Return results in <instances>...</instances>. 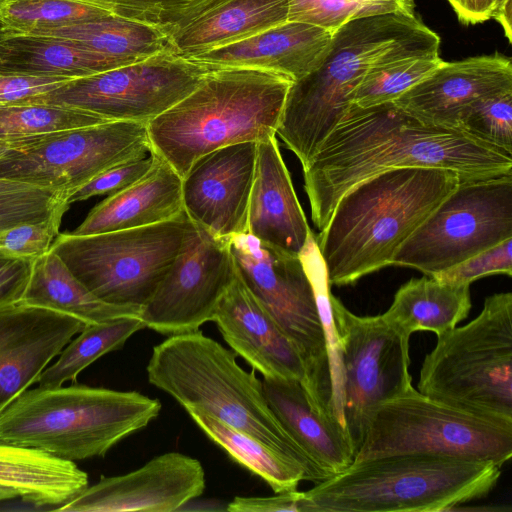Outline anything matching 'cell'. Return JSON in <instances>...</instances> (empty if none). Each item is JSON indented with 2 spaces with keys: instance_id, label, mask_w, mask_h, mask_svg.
<instances>
[{
  "instance_id": "cell-1",
  "label": "cell",
  "mask_w": 512,
  "mask_h": 512,
  "mask_svg": "<svg viewBox=\"0 0 512 512\" xmlns=\"http://www.w3.org/2000/svg\"><path fill=\"white\" fill-rule=\"evenodd\" d=\"M302 167L311 218L321 231L339 199L374 175L428 167L454 171L461 181L491 178L512 173V153L459 128L424 122L393 102L351 104Z\"/></svg>"
},
{
  "instance_id": "cell-2",
  "label": "cell",
  "mask_w": 512,
  "mask_h": 512,
  "mask_svg": "<svg viewBox=\"0 0 512 512\" xmlns=\"http://www.w3.org/2000/svg\"><path fill=\"white\" fill-rule=\"evenodd\" d=\"M460 182L451 170L407 167L348 190L315 237L330 285H352L392 265L400 246Z\"/></svg>"
},
{
  "instance_id": "cell-3",
  "label": "cell",
  "mask_w": 512,
  "mask_h": 512,
  "mask_svg": "<svg viewBox=\"0 0 512 512\" xmlns=\"http://www.w3.org/2000/svg\"><path fill=\"white\" fill-rule=\"evenodd\" d=\"M148 381L186 411L205 413L300 465L314 484L331 476L293 440L270 409L262 380L245 371L236 353L202 331L170 335L153 347Z\"/></svg>"
},
{
  "instance_id": "cell-4",
  "label": "cell",
  "mask_w": 512,
  "mask_h": 512,
  "mask_svg": "<svg viewBox=\"0 0 512 512\" xmlns=\"http://www.w3.org/2000/svg\"><path fill=\"white\" fill-rule=\"evenodd\" d=\"M292 83L270 71L211 69L190 94L147 123L151 151L184 177L216 149L276 136Z\"/></svg>"
},
{
  "instance_id": "cell-5",
  "label": "cell",
  "mask_w": 512,
  "mask_h": 512,
  "mask_svg": "<svg viewBox=\"0 0 512 512\" xmlns=\"http://www.w3.org/2000/svg\"><path fill=\"white\" fill-rule=\"evenodd\" d=\"M501 467L430 454L357 461L302 492L300 512H441L487 495Z\"/></svg>"
},
{
  "instance_id": "cell-6",
  "label": "cell",
  "mask_w": 512,
  "mask_h": 512,
  "mask_svg": "<svg viewBox=\"0 0 512 512\" xmlns=\"http://www.w3.org/2000/svg\"><path fill=\"white\" fill-rule=\"evenodd\" d=\"M158 399L136 391L73 384L26 390L0 414V440L76 461L104 457L149 425Z\"/></svg>"
},
{
  "instance_id": "cell-7",
  "label": "cell",
  "mask_w": 512,
  "mask_h": 512,
  "mask_svg": "<svg viewBox=\"0 0 512 512\" xmlns=\"http://www.w3.org/2000/svg\"><path fill=\"white\" fill-rule=\"evenodd\" d=\"M426 27L416 14L391 13L351 21L333 34L321 64L290 86L276 130L302 166L349 109L369 68Z\"/></svg>"
},
{
  "instance_id": "cell-8",
  "label": "cell",
  "mask_w": 512,
  "mask_h": 512,
  "mask_svg": "<svg viewBox=\"0 0 512 512\" xmlns=\"http://www.w3.org/2000/svg\"><path fill=\"white\" fill-rule=\"evenodd\" d=\"M422 394L512 423V293L487 297L467 324L437 335L418 381Z\"/></svg>"
},
{
  "instance_id": "cell-9",
  "label": "cell",
  "mask_w": 512,
  "mask_h": 512,
  "mask_svg": "<svg viewBox=\"0 0 512 512\" xmlns=\"http://www.w3.org/2000/svg\"><path fill=\"white\" fill-rule=\"evenodd\" d=\"M430 454L493 462L512 456V423L470 413L414 387L369 414L354 461Z\"/></svg>"
},
{
  "instance_id": "cell-10",
  "label": "cell",
  "mask_w": 512,
  "mask_h": 512,
  "mask_svg": "<svg viewBox=\"0 0 512 512\" xmlns=\"http://www.w3.org/2000/svg\"><path fill=\"white\" fill-rule=\"evenodd\" d=\"M194 223L185 211L161 223L91 235L59 233L51 250L102 301L142 308Z\"/></svg>"
},
{
  "instance_id": "cell-11",
  "label": "cell",
  "mask_w": 512,
  "mask_h": 512,
  "mask_svg": "<svg viewBox=\"0 0 512 512\" xmlns=\"http://www.w3.org/2000/svg\"><path fill=\"white\" fill-rule=\"evenodd\" d=\"M229 247L242 280L297 348L305 366L302 386L309 403L333 422L325 337L300 256L273 248L249 233L229 238Z\"/></svg>"
},
{
  "instance_id": "cell-12",
  "label": "cell",
  "mask_w": 512,
  "mask_h": 512,
  "mask_svg": "<svg viewBox=\"0 0 512 512\" xmlns=\"http://www.w3.org/2000/svg\"><path fill=\"white\" fill-rule=\"evenodd\" d=\"M512 238V173L461 181L397 250L392 265L433 276Z\"/></svg>"
},
{
  "instance_id": "cell-13",
  "label": "cell",
  "mask_w": 512,
  "mask_h": 512,
  "mask_svg": "<svg viewBox=\"0 0 512 512\" xmlns=\"http://www.w3.org/2000/svg\"><path fill=\"white\" fill-rule=\"evenodd\" d=\"M150 152L147 123L108 121L10 140L0 154V178L71 195L108 168Z\"/></svg>"
},
{
  "instance_id": "cell-14",
  "label": "cell",
  "mask_w": 512,
  "mask_h": 512,
  "mask_svg": "<svg viewBox=\"0 0 512 512\" xmlns=\"http://www.w3.org/2000/svg\"><path fill=\"white\" fill-rule=\"evenodd\" d=\"M210 70L179 54L161 53L71 79L33 103L67 105L107 121L148 123L190 94Z\"/></svg>"
},
{
  "instance_id": "cell-15",
  "label": "cell",
  "mask_w": 512,
  "mask_h": 512,
  "mask_svg": "<svg viewBox=\"0 0 512 512\" xmlns=\"http://www.w3.org/2000/svg\"><path fill=\"white\" fill-rule=\"evenodd\" d=\"M341 351L346 430L355 454L371 411L413 388L410 337L382 317L358 316L330 296Z\"/></svg>"
},
{
  "instance_id": "cell-16",
  "label": "cell",
  "mask_w": 512,
  "mask_h": 512,
  "mask_svg": "<svg viewBox=\"0 0 512 512\" xmlns=\"http://www.w3.org/2000/svg\"><path fill=\"white\" fill-rule=\"evenodd\" d=\"M235 273L229 239L216 237L194 224L166 275L142 307L140 319L146 328L164 335L199 330L212 321Z\"/></svg>"
},
{
  "instance_id": "cell-17",
  "label": "cell",
  "mask_w": 512,
  "mask_h": 512,
  "mask_svg": "<svg viewBox=\"0 0 512 512\" xmlns=\"http://www.w3.org/2000/svg\"><path fill=\"white\" fill-rule=\"evenodd\" d=\"M205 490L201 463L179 452L154 457L142 467L104 477L55 508L65 512L179 511Z\"/></svg>"
},
{
  "instance_id": "cell-18",
  "label": "cell",
  "mask_w": 512,
  "mask_h": 512,
  "mask_svg": "<svg viewBox=\"0 0 512 512\" xmlns=\"http://www.w3.org/2000/svg\"><path fill=\"white\" fill-rule=\"evenodd\" d=\"M257 143L216 149L196 160L182 177L183 209L194 224L224 239L247 233Z\"/></svg>"
},
{
  "instance_id": "cell-19",
  "label": "cell",
  "mask_w": 512,
  "mask_h": 512,
  "mask_svg": "<svg viewBox=\"0 0 512 512\" xmlns=\"http://www.w3.org/2000/svg\"><path fill=\"white\" fill-rule=\"evenodd\" d=\"M86 324L21 302L0 308V414Z\"/></svg>"
},
{
  "instance_id": "cell-20",
  "label": "cell",
  "mask_w": 512,
  "mask_h": 512,
  "mask_svg": "<svg viewBox=\"0 0 512 512\" xmlns=\"http://www.w3.org/2000/svg\"><path fill=\"white\" fill-rule=\"evenodd\" d=\"M509 90H512L511 58L494 53L443 61L392 102L424 122L458 128L461 115L473 103Z\"/></svg>"
},
{
  "instance_id": "cell-21",
  "label": "cell",
  "mask_w": 512,
  "mask_h": 512,
  "mask_svg": "<svg viewBox=\"0 0 512 512\" xmlns=\"http://www.w3.org/2000/svg\"><path fill=\"white\" fill-rule=\"evenodd\" d=\"M212 321L236 355L263 377L305 382V366L297 348L237 270Z\"/></svg>"
},
{
  "instance_id": "cell-22",
  "label": "cell",
  "mask_w": 512,
  "mask_h": 512,
  "mask_svg": "<svg viewBox=\"0 0 512 512\" xmlns=\"http://www.w3.org/2000/svg\"><path fill=\"white\" fill-rule=\"evenodd\" d=\"M332 36L315 25L287 20L247 39L188 58L210 69H258L296 82L321 64Z\"/></svg>"
},
{
  "instance_id": "cell-23",
  "label": "cell",
  "mask_w": 512,
  "mask_h": 512,
  "mask_svg": "<svg viewBox=\"0 0 512 512\" xmlns=\"http://www.w3.org/2000/svg\"><path fill=\"white\" fill-rule=\"evenodd\" d=\"M247 233L299 256L312 233L283 161L276 136L257 143Z\"/></svg>"
},
{
  "instance_id": "cell-24",
  "label": "cell",
  "mask_w": 512,
  "mask_h": 512,
  "mask_svg": "<svg viewBox=\"0 0 512 512\" xmlns=\"http://www.w3.org/2000/svg\"><path fill=\"white\" fill-rule=\"evenodd\" d=\"M183 212L182 177L156 155L153 167L141 179L101 201L72 233L91 235L145 227Z\"/></svg>"
},
{
  "instance_id": "cell-25",
  "label": "cell",
  "mask_w": 512,
  "mask_h": 512,
  "mask_svg": "<svg viewBox=\"0 0 512 512\" xmlns=\"http://www.w3.org/2000/svg\"><path fill=\"white\" fill-rule=\"evenodd\" d=\"M262 385L280 424L318 466L332 477L353 463L350 439L311 406L300 381L263 377Z\"/></svg>"
},
{
  "instance_id": "cell-26",
  "label": "cell",
  "mask_w": 512,
  "mask_h": 512,
  "mask_svg": "<svg viewBox=\"0 0 512 512\" xmlns=\"http://www.w3.org/2000/svg\"><path fill=\"white\" fill-rule=\"evenodd\" d=\"M288 20V0H221L171 31L175 52L186 58L261 33Z\"/></svg>"
},
{
  "instance_id": "cell-27",
  "label": "cell",
  "mask_w": 512,
  "mask_h": 512,
  "mask_svg": "<svg viewBox=\"0 0 512 512\" xmlns=\"http://www.w3.org/2000/svg\"><path fill=\"white\" fill-rule=\"evenodd\" d=\"M122 65L64 38L0 26V74L74 79Z\"/></svg>"
},
{
  "instance_id": "cell-28",
  "label": "cell",
  "mask_w": 512,
  "mask_h": 512,
  "mask_svg": "<svg viewBox=\"0 0 512 512\" xmlns=\"http://www.w3.org/2000/svg\"><path fill=\"white\" fill-rule=\"evenodd\" d=\"M88 487V475L74 461L0 440V488L37 507L66 503Z\"/></svg>"
},
{
  "instance_id": "cell-29",
  "label": "cell",
  "mask_w": 512,
  "mask_h": 512,
  "mask_svg": "<svg viewBox=\"0 0 512 512\" xmlns=\"http://www.w3.org/2000/svg\"><path fill=\"white\" fill-rule=\"evenodd\" d=\"M20 302L70 315L85 324L127 316L140 317L142 309L102 301L73 275L51 249L34 260L30 279Z\"/></svg>"
},
{
  "instance_id": "cell-30",
  "label": "cell",
  "mask_w": 512,
  "mask_h": 512,
  "mask_svg": "<svg viewBox=\"0 0 512 512\" xmlns=\"http://www.w3.org/2000/svg\"><path fill=\"white\" fill-rule=\"evenodd\" d=\"M471 305L470 285H450L424 276L403 284L381 315L409 337L418 331L440 335L466 319Z\"/></svg>"
},
{
  "instance_id": "cell-31",
  "label": "cell",
  "mask_w": 512,
  "mask_h": 512,
  "mask_svg": "<svg viewBox=\"0 0 512 512\" xmlns=\"http://www.w3.org/2000/svg\"><path fill=\"white\" fill-rule=\"evenodd\" d=\"M439 49L440 38L428 27L401 41L369 68L352 94V104L370 107L394 101L443 62Z\"/></svg>"
},
{
  "instance_id": "cell-32",
  "label": "cell",
  "mask_w": 512,
  "mask_h": 512,
  "mask_svg": "<svg viewBox=\"0 0 512 512\" xmlns=\"http://www.w3.org/2000/svg\"><path fill=\"white\" fill-rule=\"evenodd\" d=\"M38 34L67 39L125 64L161 53H176L165 30L114 14Z\"/></svg>"
},
{
  "instance_id": "cell-33",
  "label": "cell",
  "mask_w": 512,
  "mask_h": 512,
  "mask_svg": "<svg viewBox=\"0 0 512 512\" xmlns=\"http://www.w3.org/2000/svg\"><path fill=\"white\" fill-rule=\"evenodd\" d=\"M187 413L209 439L264 480L275 493L295 491L301 481H306V473L300 465L266 444L205 413L195 410Z\"/></svg>"
},
{
  "instance_id": "cell-34",
  "label": "cell",
  "mask_w": 512,
  "mask_h": 512,
  "mask_svg": "<svg viewBox=\"0 0 512 512\" xmlns=\"http://www.w3.org/2000/svg\"><path fill=\"white\" fill-rule=\"evenodd\" d=\"M146 328L140 317H120L101 323L86 324L63 348L55 363L39 375V387L55 388L75 382L81 371L101 356L121 349L139 330Z\"/></svg>"
},
{
  "instance_id": "cell-35",
  "label": "cell",
  "mask_w": 512,
  "mask_h": 512,
  "mask_svg": "<svg viewBox=\"0 0 512 512\" xmlns=\"http://www.w3.org/2000/svg\"><path fill=\"white\" fill-rule=\"evenodd\" d=\"M299 256L311 282L319 318L323 327L331 380L332 420L348 436L344 415L341 351L330 301V283L313 232L309 235Z\"/></svg>"
},
{
  "instance_id": "cell-36",
  "label": "cell",
  "mask_w": 512,
  "mask_h": 512,
  "mask_svg": "<svg viewBox=\"0 0 512 512\" xmlns=\"http://www.w3.org/2000/svg\"><path fill=\"white\" fill-rule=\"evenodd\" d=\"M110 14L103 7L81 0H10L1 15L0 26L38 34Z\"/></svg>"
},
{
  "instance_id": "cell-37",
  "label": "cell",
  "mask_w": 512,
  "mask_h": 512,
  "mask_svg": "<svg viewBox=\"0 0 512 512\" xmlns=\"http://www.w3.org/2000/svg\"><path fill=\"white\" fill-rule=\"evenodd\" d=\"M108 122L89 111L60 104L0 107V138L6 141Z\"/></svg>"
},
{
  "instance_id": "cell-38",
  "label": "cell",
  "mask_w": 512,
  "mask_h": 512,
  "mask_svg": "<svg viewBox=\"0 0 512 512\" xmlns=\"http://www.w3.org/2000/svg\"><path fill=\"white\" fill-rule=\"evenodd\" d=\"M391 13L415 15V1L288 0V21L315 25L331 34L351 21Z\"/></svg>"
},
{
  "instance_id": "cell-39",
  "label": "cell",
  "mask_w": 512,
  "mask_h": 512,
  "mask_svg": "<svg viewBox=\"0 0 512 512\" xmlns=\"http://www.w3.org/2000/svg\"><path fill=\"white\" fill-rule=\"evenodd\" d=\"M69 192L0 178V233L66 212Z\"/></svg>"
},
{
  "instance_id": "cell-40",
  "label": "cell",
  "mask_w": 512,
  "mask_h": 512,
  "mask_svg": "<svg viewBox=\"0 0 512 512\" xmlns=\"http://www.w3.org/2000/svg\"><path fill=\"white\" fill-rule=\"evenodd\" d=\"M112 14L171 31L182 27L221 0H81Z\"/></svg>"
},
{
  "instance_id": "cell-41",
  "label": "cell",
  "mask_w": 512,
  "mask_h": 512,
  "mask_svg": "<svg viewBox=\"0 0 512 512\" xmlns=\"http://www.w3.org/2000/svg\"><path fill=\"white\" fill-rule=\"evenodd\" d=\"M458 128L512 153V90L480 99L461 115Z\"/></svg>"
},
{
  "instance_id": "cell-42",
  "label": "cell",
  "mask_w": 512,
  "mask_h": 512,
  "mask_svg": "<svg viewBox=\"0 0 512 512\" xmlns=\"http://www.w3.org/2000/svg\"><path fill=\"white\" fill-rule=\"evenodd\" d=\"M64 212L36 222H26L0 233V253L13 258L36 259L47 253L57 238Z\"/></svg>"
},
{
  "instance_id": "cell-43",
  "label": "cell",
  "mask_w": 512,
  "mask_h": 512,
  "mask_svg": "<svg viewBox=\"0 0 512 512\" xmlns=\"http://www.w3.org/2000/svg\"><path fill=\"white\" fill-rule=\"evenodd\" d=\"M512 275V238L502 241L432 277L450 285H470L482 277Z\"/></svg>"
},
{
  "instance_id": "cell-44",
  "label": "cell",
  "mask_w": 512,
  "mask_h": 512,
  "mask_svg": "<svg viewBox=\"0 0 512 512\" xmlns=\"http://www.w3.org/2000/svg\"><path fill=\"white\" fill-rule=\"evenodd\" d=\"M156 154L152 151L108 168L75 190L67 199L68 204L91 197L117 193L141 179L154 165Z\"/></svg>"
},
{
  "instance_id": "cell-45",
  "label": "cell",
  "mask_w": 512,
  "mask_h": 512,
  "mask_svg": "<svg viewBox=\"0 0 512 512\" xmlns=\"http://www.w3.org/2000/svg\"><path fill=\"white\" fill-rule=\"evenodd\" d=\"M70 80L67 77L0 74V107L31 104Z\"/></svg>"
},
{
  "instance_id": "cell-46",
  "label": "cell",
  "mask_w": 512,
  "mask_h": 512,
  "mask_svg": "<svg viewBox=\"0 0 512 512\" xmlns=\"http://www.w3.org/2000/svg\"><path fill=\"white\" fill-rule=\"evenodd\" d=\"M34 260L8 257L0 253V308L21 301Z\"/></svg>"
},
{
  "instance_id": "cell-47",
  "label": "cell",
  "mask_w": 512,
  "mask_h": 512,
  "mask_svg": "<svg viewBox=\"0 0 512 512\" xmlns=\"http://www.w3.org/2000/svg\"><path fill=\"white\" fill-rule=\"evenodd\" d=\"M302 492L297 490L276 493L268 497H240L236 496L227 505L230 512H300Z\"/></svg>"
},
{
  "instance_id": "cell-48",
  "label": "cell",
  "mask_w": 512,
  "mask_h": 512,
  "mask_svg": "<svg viewBox=\"0 0 512 512\" xmlns=\"http://www.w3.org/2000/svg\"><path fill=\"white\" fill-rule=\"evenodd\" d=\"M464 25L483 23L492 18L496 0H447Z\"/></svg>"
},
{
  "instance_id": "cell-49",
  "label": "cell",
  "mask_w": 512,
  "mask_h": 512,
  "mask_svg": "<svg viewBox=\"0 0 512 512\" xmlns=\"http://www.w3.org/2000/svg\"><path fill=\"white\" fill-rule=\"evenodd\" d=\"M494 18L503 28L505 36L512 40V0H496L492 13Z\"/></svg>"
},
{
  "instance_id": "cell-50",
  "label": "cell",
  "mask_w": 512,
  "mask_h": 512,
  "mask_svg": "<svg viewBox=\"0 0 512 512\" xmlns=\"http://www.w3.org/2000/svg\"><path fill=\"white\" fill-rule=\"evenodd\" d=\"M18 497V494L12 490L0 488V502Z\"/></svg>"
},
{
  "instance_id": "cell-51",
  "label": "cell",
  "mask_w": 512,
  "mask_h": 512,
  "mask_svg": "<svg viewBox=\"0 0 512 512\" xmlns=\"http://www.w3.org/2000/svg\"><path fill=\"white\" fill-rule=\"evenodd\" d=\"M9 146V142L0 138V154L3 153Z\"/></svg>"
},
{
  "instance_id": "cell-52",
  "label": "cell",
  "mask_w": 512,
  "mask_h": 512,
  "mask_svg": "<svg viewBox=\"0 0 512 512\" xmlns=\"http://www.w3.org/2000/svg\"><path fill=\"white\" fill-rule=\"evenodd\" d=\"M9 1L10 0H0V18H1V15L3 13V10H4L5 6L7 5V3Z\"/></svg>"
}]
</instances>
